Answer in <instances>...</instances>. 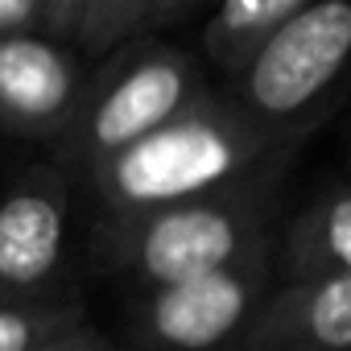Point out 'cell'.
I'll list each match as a JSON object with an SVG mask.
<instances>
[{"mask_svg":"<svg viewBox=\"0 0 351 351\" xmlns=\"http://www.w3.org/2000/svg\"><path fill=\"white\" fill-rule=\"evenodd\" d=\"M289 165L293 157L273 161L252 178L191 203L128 219H91L87 265L95 273L132 281L136 293L219 273L277 240Z\"/></svg>","mask_w":351,"mask_h":351,"instance_id":"obj_1","label":"cell"},{"mask_svg":"<svg viewBox=\"0 0 351 351\" xmlns=\"http://www.w3.org/2000/svg\"><path fill=\"white\" fill-rule=\"evenodd\" d=\"M302 145L252 128L215 87L178 120L104 161L83 182L95 219H128L228 191L256 169L298 157Z\"/></svg>","mask_w":351,"mask_h":351,"instance_id":"obj_2","label":"cell"},{"mask_svg":"<svg viewBox=\"0 0 351 351\" xmlns=\"http://www.w3.org/2000/svg\"><path fill=\"white\" fill-rule=\"evenodd\" d=\"M207 91L211 83L199 54L169 42L124 46L120 54L91 66L75 120L46 149V157L58 169H66L75 186L83 191V182L104 161L132 149L149 132L165 128L169 120H178Z\"/></svg>","mask_w":351,"mask_h":351,"instance_id":"obj_3","label":"cell"},{"mask_svg":"<svg viewBox=\"0 0 351 351\" xmlns=\"http://www.w3.org/2000/svg\"><path fill=\"white\" fill-rule=\"evenodd\" d=\"M351 79V0H306L219 95L265 136L302 145Z\"/></svg>","mask_w":351,"mask_h":351,"instance_id":"obj_4","label":"cell"},{"mask_svg":"<svg viewBox=\"0 0 351 351\" xmlns=\"http://www.w3.org/2000/svg\"><path fill=\"white\" fill-rule=\"evenodd\" d=\"M273 244L199 281L132 293L116 351H240L277 285Z\"/></svg>","mask_w":351,"mask_h":351,"instance_id":"obj_5","label":"cell"},{"mask_svg":"<svg viewBox=\"0 0 351 351\" xmlns=\"http://www.w3.org/2000/svg\"><path fill=\"white\" fill-rule=\"evenodd\" d=\"M75 195V178L50 157L9 178L0 195V306L79 289L66 252Z\"/></svg>","mask_w":351,"mask_h":351,"instance_id":"obj_6","label":"cell"},{"mask_svg":"<svg viewBox=\"0 0 351 351\" xmlns=\"http://www.w3.org/2000/svg\"><path fill=\"white\" fill-rule=\"evenodd\" d=\"M91 79V62L46 38L0 42V136L50 149Z\"/></svg>","mask_w":351,"mask_h":351,"instance_id":"obj_7","label":"cell"},{"mask_svg":"<svg viewBox=\"0 0 351 351\" xmlns=\"http://www.w3.org/2000/svg\"><path fill=\"white\" fill-rule=\"evenodd\" d=\"M203 13V0H46L42 38L99 66L124 46L161 42Z\"/></svg>","mask_w":351,"mask_h":351,"instance_id":"obj_8","label":"cell"},{"mask_svg":"<svg viewBox=\"0 0 351 351\" xmlns=\"http://www.w3.org/2000/svg\"><path fill=\"white\" fill-rule=\"evenodd\" d=\"M240 351H351V277L273 285Z\"/></svg>","mask_w":351,"mask_h":351,"instance_id":"obj_9","label":"cell"},{"mask_svg":"<svg viewBox=\"0 0 351 351\" xmlns=\"http://www.w3.org/2000/svg\"><path fill=\"white\" fill-rule=\"evenodd\" d=\"M277 285L314 277H351V178L322 186L273 244Z\"/></svg>","mask_w":351,"mask_h":351,"instance_id":"obj_10","label":"cell"},{"mask_svg":"<svg viewBox=\"0 0 351 351\" xmlns=\"http://www.w3.org/2000/svg\"><path fill=\"white\" fill-rule=\"evenodd\" d=\"M306 5V0H223L199 25V62L219 71L223 83L244 75L269 38Z\"/></svg>","mask_w":351,"mask_h":351,"instance_id":"obj_11","label":"cell"},{"mask_svg":"<svg viewBox=\"0 0 351 351\" xmlns=\"http://www.w3.org/2000/svg\"><path fill=\"white\" fill-rule=\"evenodd\" d=\"M83 322V289H66L38 302H5L0 306V351H34L38 343Z\"/></svg>","mask_w":351,"mask_h":351,"instance_id":"obj_12","label":"cell"},{"mask_svg":"<svg viewBox=\"0 0 351 351\" xmlns=\"http://www.w3.org/2000/svg\"><path fill=\"white\" fill-rule=\"evenodd\" d=\"M46 0H0V42L13 38H42Z\"/></svg>","mask_w":351,"mask_h":351,"instance_id":"obj_13","label":"cell"},{"mask_svg":"<svg viewBox=\"0 0 351 351\" xmlns=\"http://www.w3.org/2000/svg\"><path fill=\"white\" fill-rule=\"evenodd\" d=\"M34 351H116V339L104 335L99 326L83 322V326H71V330H62V335L38 343Z\"/></svg>","mask_w":351,"mask_h":351,"instance_id":"obj_14","label":"cell"},{"mask_svg":"<svg viewBox=\"0 0 351 351\" xmlns=\"http://www.w3.org/2000/svg\"><path fill=\"white\" fill-rule=\"evenodd\" d=\"M347 165H351V141H347Z\"/></svg>","mask_w":351,"mask_h":351,"instance_id":"obj_15","label":"cell"}]
</instances>
